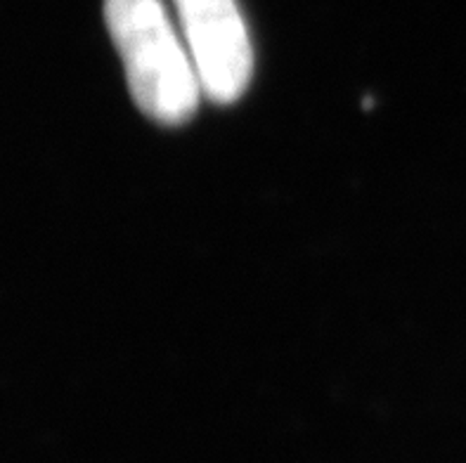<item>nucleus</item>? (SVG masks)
I'll list each match as a JSON object with an SVG mask.
<instances>
[{"label": "nucleus", "instance_id": "1", "mask_svg": "<svg viewBox=\"0 0 466 463\" xmlns=\"http://www.w3.org/2000/svg\"><path fill=\"white\" fill-rule=\"evenodd\" d=\"M106 29L124 59L136 105L154 121L177 126L197 112L201 83L185 38L161 0H106Z\"/></svg>", "mask_w": 466, "mask_h": 463}, {"label": "nucleus", "instance_id": "2", "mask_svg": "<svg viewBox=\"0 0 466 463\" xmlns=\"http://www.w3.org/2000/svg\"><path fill=\"white\" fill-rule=\"evenodd\" d=\"M201 90L228 105L242 97L254 71V50L237 0H173Z\"/></svg>", "mask_w": 466, "mask_h": 463}]
</instances>
